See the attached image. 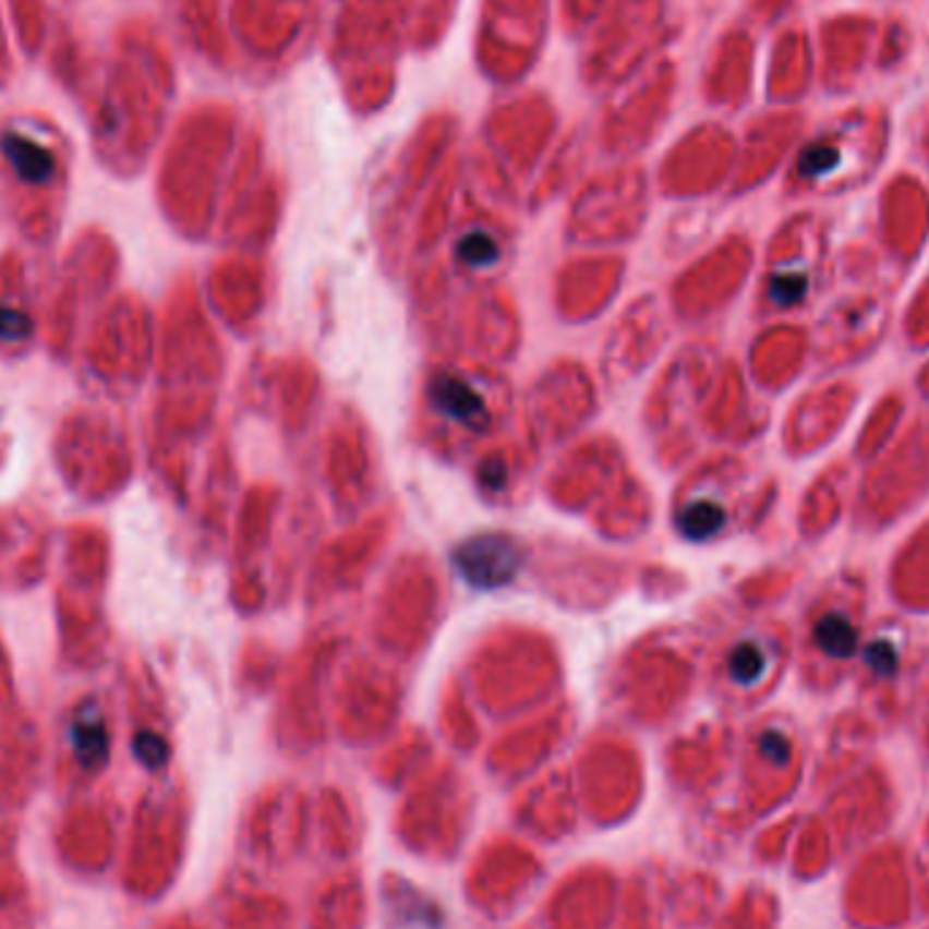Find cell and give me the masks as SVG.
<instances>
[{
    "label": "cell",
    "mask_w": 929,
    "mask_h": 929,
    "mask_svg": "<svg viewBox=\"0 0 929 929\" xmlns=\"http://www.w3.org/2000/svg\"><path fill=\"white\" fill-rule=\"evenodd\" d=\"M840 164V153L829 145H812L807 147L805 155L799 158L801 177H821L832 171Z\"/></svg>",
    "instance_id": "9c48e42d"
},
{
    "label": "cell",
    "mask_w": 929,
    "mask_h": 929,
    "mask_svg": "<svg viewBox=\"0 0 929 929\" xmlns=\"http://www.w3.org/2000/svg\"><path fill=\"white\" fill-rule=\"evenodd\" d=\"M761 753H764L767 759H772L774 764H785L791 756L788 739L777 732H767L764 737H761Z\"/></svg>",
    "instance_id": "5bb4252c"
},
{
    "label": "cell",
    "mask_w": 929,
    "mask_h": 929,
    "mask_svg": "<svg viewBox=\"0 0 929 929\" xmlns=\"http://www.w3.org/2000/svg\"><path fill=\"white\" fill-rule=\"evenodd\" d=\"M457 568L475 588H497L514 579L517 568L522 566L519 546L506 535H475L464 541L455 555Z\"/></svg>",
    "instance_id": "6da1fadb"
},
{
    "label": "cell",
    "mask_w": 929,
    "mask_h": 929,
    "mask_svg": "<svg viewBox=\"0 0 929 929\" xmlns=\"http://www.w3.org/2000/svg\"><path fill=\"white\" fill-rule=\"evenodd\" d=\"M134 753L150 770H160L169 759V745L164 737H158L155 732H140L134 739Z\"/></svg>",
    "instance_id": "ba28073f"
},
{
    "label": "cell",
    "mask_w": 929,
    "mask_h": 929,
    "mask_svg": "<svg viewBox=\"0 0 929 929\" xmlns=\"http://www.w3.org/2000/svg\"><path fill=\"white\" fill-rule=\"evenodd\" d=\"M31 331H33L31 315H25L22 310L0 307V340L5 342L25 340V337H31Z\"/></svg>",
    "instance_id": "7c38bea8"
},
{
    "label": "cell",
    "mask_w": 929,
    "mask_h": 929,
    "mask_svg": "<svg viewBox=\"0 0 929 929\" xmlns=\"http://www.w3.org/2000/svg\"><path fill=\"white\" fill-rule=\"evenodd\" d=\"M867 661H870V666L876 668L878 674H892L894 668H897V652H894V647L889 644V641H876V644H870V650H867Z\"/></svg>",
    "instance_id": "4fadbf2b"
},
{
    "label": "cell",
    "mask_w": 929,
    "mask_h": 929,
    "mask_svg": "<svg viewBox=\"0 0 929 929\" xmlns=\"http://www.w3.org/2000/svg\"><path fill=\"white\" fill-rule=\"evenodd\" d=\"M71 745L80 764L87 770H98L109 759V732L96 710H85L71 723Z\"/></svg>",
    "instance_id": "7a4b0ae2"
},
{
    "label": "cell",
    "mask_w": 929,
    "mask_h": 929,
    "mask_svg": "<svg viewBox=\"0 0 929 929\" xmlns=\"http://www.w3.org/2000/svg\"><path fill=\"white\" fill-rule=\"evenodd\" d=\"M807 280L799 273H783L770 283V297L777 305H796L805 297Z\"/></svg>",
    "instance_id": "30bf717a"
},
{
    "label": "cell",
    "mask_w": 929,
    "mask_h": 929,
    "mask_svg": "<svg viewBox=\"0 0 929 929\" xmlns=\"http://www.w3.org/2000/svg\"><path fill=\"white\" fill-rule=\"evenodd\" d=\"M812 639H816V644L821 647L827 655L848 657L854 655L859 636H856V628L850 625L848 617H843L840 612H829V615H823L816 623Z\"/></svg>",
    "instance_id": "277c9868"
},
{
    "label": "cell",
    "mask_w": 929,
    "mask_h": 929,
    "mask_svg": "<svg viewBox=\"0 0 929 929\" xmlns=\"http://www.w3.org/2000/svg\"><path fill=\"white\" fill-rule=\"evenodd\" d=\"M3 155L9 158V164L14 166V171L20 174V180H25V182H47L55 171L52 153L44 150L41 145L31 142L27 136L5 134L3 136Z\"/></svg>",
    "instance_id": "3957f363"
},
{
    "label": "cell",
    "mask_w": 929,
    "mask_h": 929,
    "mask_svg": "<svg viewBox=\"0 0 929 929\" xmlns=\"http://www.w3.org/2000/svg\"><path fill=\"white\" fill-rule=\"evenodd\" d=\"M723 522H726L723 508L717 506V503H704V500L688 506L683 511V517H679V528H683V533L693 541L715 535L717 530L723 528Z\"/></svg>",
    "instance_id": "8992f818"
},
{
    "label": "cell",
    "mask_w": 929,
    "mask_h": 929,
    "mask_svg": "<svg viewBox=\"0 0 929 929\" xmlns=\"http://www.w3.org/2000/svg\"><path fill=\"white\" fill-rule=\"evenodd\" d=\"M767 668V655L756 641H743L739 647H734L732 657H728V672L737 683L750 685L764 674Z\"/></svg>",
    "instance_id": "52a82bcc"
},
{
    "label": "cell",
    "mask_w": 929,
    "mask_h": 929,
    "mask_svg": "<svg viewBox=\"0 0 929 929\" xmlns=\"http://www.w3.org/2000/svg\"><path fill=\"white\" fill-rule=\"evenodd\" d=\"M430 395H433V402L441 411L460 419V422H473L481 413L479 397L455 378H438L433 384V389H430Z\"/></svg>",
    "instance_id": "5b68a950"
},
{
    "label": "cell",
    "mask_w": 929,
    "mask_h": 929,
    "mask_svg": "<svg viewBox=\"0 0 929 929\" xmlns=\"http://www.w3.org/2000/svg\"><path fill=\"white\" fill-rule=\"evenodd\" d=\"M460 256L473 267H484L497 258V245L486 234H468L460 242Z\"/></svg>",
    "instance_id": "8fae6325"
}]
</instances>
